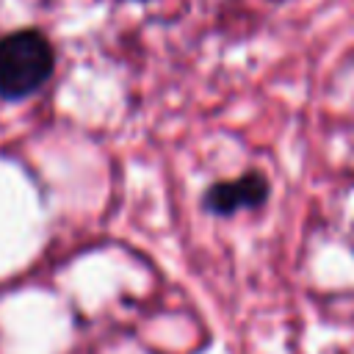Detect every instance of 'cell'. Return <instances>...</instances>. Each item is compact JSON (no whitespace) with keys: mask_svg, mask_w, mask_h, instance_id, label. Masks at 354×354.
Instances as JSON below:
<instances>
[{"mask_svg":"<svg viewBox=\"0 0 354 354\" xmlns=\"http://www.w3.org/2000/svg\"><path fill=\"white\" fill-rule=\"evenodd\" d=\"M55 69V50L36 28H19L0 39V97L8 102L36 94Z\"/></svg>","mask_w":354,"mask_h":354,"instance_id":"cell-1","label":"cell"},{"mask_svg":"<svg viewBox=\"0 0 354 354\" xmlns=\"http://www.w3.org/2000/svg\"><path fill=\"white\" fill-rule=\"evenodd\" d=\"M136 3H147V0H136Z\"/></svg>","mask_w":354,"mask_h":354,"instance_id":"cell-3","label":"cell"},{"mask_svg":"<svg viewBox=\"0 0 354 354\" xmlns=\"http://www.w3.org/2000/svg\"><path fill=\"white\" fill-rule=\"evenodd\" d=\"M271 185L268 177L260 171H246L235 180H218L213 183L205 196H202V207L213 216H235L238 210H257L268 202Z\"/></svg>","mask_w":354,"mask_h":354,"instance_id":"cell-2","label":"cell"}]
</instances>
